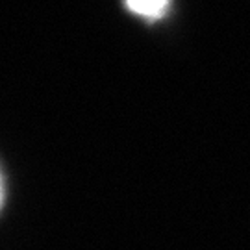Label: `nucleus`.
<instances>
[{"mask_svg":"<svg viewBox=\"0 0 250 250\" xmlns=\"http://www.w3.org/2000/svg\"><path fill=\"white\" fill-rule=\"evenodd\" d=\"M2 197H4V189H2V178H0V204H2Z\"/></svg>","mask_w":250,"mask_h":250,"instance_id":"f03ea898","label":"nucleus"},{"mask_svg":"<svg viewBox=\"0 0 250 250\" xmlns=\"http://www.w3.org/2000/svg\"><path fill=\"white\" fill-rule=\"evenodd\" d=\"M128 9L145 19H160L165 15L170 0H125Z\"/></svg>","mask_w":250,"mask_h":250,"instance_id":"f257e3e1","label":"nucleus"}]
</instances>
